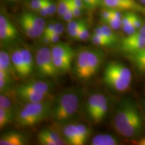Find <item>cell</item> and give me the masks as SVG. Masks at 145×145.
<instances>
[{"instance_id":"obj_1","label":"cell","mask_w":145,"mask_h":145,"mask_svg":"<svg viewBox=\"0 0 145 145\" xmlns=\"http://www.w3.org/2000/svg\"><path fill=\"white\" fill-rule=\"evenodd\" d=\"M114 127L125 138L138 137L144 130L143 120L134 101L126 99L118 107L114 119Z\"/></svg>"},{"instance_id":"obj_2","label":"cell","mask_w":145,"mask_h":145,"mask_svg":"<svg viewBox=\"0 0 145 145\" xmlns=\"http://www.w3.org/2000/svg\"><path fill=\"white\" fill-rule=\"evenodd\" d=\"M80 97L75 91H67L60 94L52 103L50 116L58 123H65L77 113Z\"/></svg>"},{"instance_id":"obj_3","label":"cell","mask_w":145,"mask_h":145,"mask_svg":"<svg viewBox=\"0 0 145 145\" xmlns=\"http://www.w3.org/2000/svg\"><path fill=\"white\" fill-rule=\"evenodd\" d=\"M52 103L49 100L36 103H26L20 110H16L15 121L22 127H32L50 116Z\"/></svg>"},{"instance_id":"obj_4","label":"cell","mask_w":145,"mask_h":145,"mask_svg":"<svg viewBox=\"0 0 145 145\" xmlns=\"http://www.w3.org/2000/svg\"><path fill=\"white\" fill-rule=\"evenodd\" d=\"M132 79V72L126 65L118 62H110L106 65L103 80L110 89L118 92L128 89Z\"/></svg>"},{"instance_id":"obj_5","label":"cell","mask_w":145,"mask_h":145,"mask_svg":"<svg viewBox=\"0 0 145 145\" xmlns=\"http://www.w3.org/2000/svg\"><path fill=\"white\" fill-rule=\"evenodd\" d=\"M36 65L40 75L44 77H55L60 73L54 66L51 49L40 47L36 50Z\"/></svg>"},{"instance_id":"obj_6","label":"cell","mask_w":145,"mask_h":145,"mask_svg":"<svg viewBox=\"0 0 145 145\" xmlns=\"http://www.w3.org/2000/svg\"><path fill=\"white\" fill-rule=\"evenodd\" d=\"M145 47V24L135 33L121 40L120 50L128 56L138 52Z\"/></svg>"},{"instance_id":"obj_7","label":"cell","mask_w":145,"mask_h":145,"mask_svg":"<svg viewBox=\"0 0 145 145\" xmlns=\"http://www.w3.org/2000/svg\"><path fill=\"white\" fill-rule=\"evenodd\" d=\"M18 32L14 24L2 14L0 15V40L1 44H9L17 39Z\"/></svg>"},{"instance_id":"obj_8","label":"cell","mask_w":145,"mask_h":145,"mask_svg":"<svg viewBox=\"0 0 145 145\" xmlns=\"http://www.w3.org/2000/svg\"><path fill=\"white\" fill-rule=\"evenodd\" d=\"M89 49H83L76 57L74 65V73L81 81H88V59Z\"/></svg>"},{"instance_id":"obj_9","label":"cell","mask_w":145,"mask_h":145,"mask_svg":"<svg viewBox=\"0 0 145 145\" xmlns=\"http://www.w3.org/2000/svg\"><path fill=\"white\" fill-rule=\"evenodd\" d=\"M103 4L106 8L118 10L137 11L145 14V7L139 5L136 1H124V0H103Z\"/></svg>"},{"instance_id":"obj_10","label":"cell","mask_w":145,"mask_h":145,"mask_svg":"<svg viewBox=\"0 0 145 145\" xmlns=\"http://www.w3.org/2000/svg\"><path fill=\"white\" fill-rule=\"evenodd\" d=\"M16 93L19 99L25 103H36L48 101L51 98L50 94L40 93L32 91L23 90L16 88Z\"/></svg>"},{"instance_id":"obj_11","label":"cell","mask_w":145,"mask_h":145,"mask_svg":"<svg viewBox=\"0 0 145 145\" xmlns=\"http://www.w3.org/2000/svg\"><path fill=\"white\" fill-rule=\"evenodd\" d=\"M104 59V54L98 50H90L88 59L89 79L95 75L98 71Z\"/></svg>"},{"instance_id":"obj_12","label":"cell","mask_w":145,"mask_h":145,"mask_svg":"<svg viewBox=\"0 0 145 145\" xmlns=\"http://www.w3.org/2000/svg\"><path fill=\"white\" fill-rule=\"evenodd\" d=\"M12 64L18 76L22 77H26L27 76L26 68H25L24 62L21 48H16L12 50L10 54Z\"/></svg>"},{"instance_id":"obj_13","label":"cell","mask_w":145,"mask_h":145,"mask_svg":"<svg viewBox=\"0 0 145 145\" xmlns=\"http://www.w3.org/2000/svg\"><path fill=\"white\" fill-rule=\"evenodd\" d=\"M108 101V99L102 93H93L88 99L86 104V112L88 116L91 119L95 112L103 103Z\"/></svg>"},{"instance_id":"obj_14","label":"cell","mask_w":145,"mask_h":145,"mask_svg":"<svg viewBox=\"0 0 145 145\" xmlns=\"http://www.w3.org/2000/svg\"><path fill=\"white\" fill-rule=\"evenodd\" d=\"M63 138L68 144L83 145L76 124H67L63 130Z\"/></svg>"},{"instance_id":"obj_15","label":"cell","mask_w":145,"mask_h":145,"mask_svg":"<svg viewBox=\"0 0 145 145\" xmlns=\"http://www.w3.org/2000/svg\"><path fill=\"white\" fill-rule=\"evenodd\" d=\"M16 88L45 94H50V87L48 83L42 81H28L26 83L18 86Z\"/></svg>"},{"instance_id":"obj_16","label":"cell","mask_w":145,"mask_h":145,"mask_svg":"<svg viewBox=\"0 0 145 145\" xmlns=\"http://www.w3.org/2000/svg\"><path fill=\"white\" fill-rule=\"evenodd\" d=\"M26 142L25 136L18 132H7L0 138L1 145H23Z\"/></svg>"},{"instance_id":"obj_17","label":"cell","mask_w":145,"mask_h":145,"mask_svg":"<svg viewBox=\"0 0 145 145\" xmlns=\"http://www.w3.org/2000/svg\"><path fill=\"white\" fill-rule=\"evenodd\" d=\"M19 23L22 29L25 32L26 35L31 39H36V38L41 36L43 32L39 30L31 22L25 17L22 14L19 19Z\"/></svg>"},{"instance_id":"obj_18","label":"cell","mask_w":145,"mask_h":145,"mask_svg":"<svg viewBox=\"0 0 145 145\" xmlns=\"http://www.w3.org/2000/svg\"><path fill=\"white\" fill-rule=\"evenodd\" d=\"M0 71L10 74L12 77H16L18 75L12 64L10 55L4 50L0 51Z\"/></svg>"},{"instance_id":"obj_19","label":"cell","mask_w":145,"mask_h":145,"mask_svg":"<svg viewBox=\"0 0 145 145\" xmlns=\"http://www.w3.org/2000/svg\"><path fill=\"white\" fill-rule=\"evenodd\" d=\"M51 51L53 57L61 58H74L75 57L73 49L67 43L57 42L52 47Z\"/></svg>"},{"instance_id":"obj_20","label":"cell","mask_w":145,"mask_h":145,"mask_svg":"<svg viewBox=\"0 0 145 145\" xmlns=\"http://www.w3.org/2000/svg\"><path fill=\"white\" fill-rule=\"evenodd\" d=\"M91 145H116L119 144L118 138L108 134H100L94 137L91 141Z\"/></svg>"},{"instance_id":"obj_21","label":"cell","mask_w":145,"mask_h":145,"mask_svg":"<svg viewBox=\"0 0 145 145\" xmlns=\"http://www.w3.org/2000/svg\"><path fill=\"white\" fill-rule=\"evenodd\" d=\"M132 11H127L123 14L122 19V28L127 36L131 35L137 31L132 22Z\"/></svg>"},{"instance_id":"obj_22","label":"cell","mask_w":145,"mask_h":145,"mask_svg":"<svg viewBox=\"0 0 145 145\" xmlns=\"http://www.w3.org/2000/svg\"><path fill=\"white\" fill-rule=\"evenodd\" d=\"M54 66L59 72H68L71 69V63L73 58H61L52 56Z\"/></svg>"},{"instance_id":"obj_23","label":"cell","mask_w":145,"mask_h":145,"mask_svg":"<svg viewBox=\"0 0 145 145\" xmlns=\"http://www.w3.org/2000/svg\"><path fill=\"white\" fill-rule=\"evenodd\" d=\"M130 57L134 64H135L137 69L141 73L145 72V47L140 50L138 52L132 55L128 56Z\"/></svg>"},{"instance_id":"obj_24","label":"cell","mask_w":145,"mask_h":145,"mask_svg":"<svg viewBox=\"0 0 145 145\" xmlns=\"http://www.w3.org/2000/svg\"><path fill=\"white\" fill-rule=\"evenodd\" d=\"M86 22L84 20H71L69 22L67 26V30L69 35L72 39H77L79 32H80L81 28L84 25Z\"/></svg>"},{"instance_id":"obj_25","label":"cell","mask_w":145,"mask_h":145,"mask_svg":"<svg viewBox=\"0 0 145 145\" xmlns=\"http://www.w3.org/2000/svg\"><path fill=\"white\" fill-rule=\"evenodd\" d=\"M24 16L28 19L39 30L42 32H44L45 27H46V23L43 18L40 16L36 15L35 14L30 12H24L22 13Z\"/></svg>"},{"instance_id":"obj_26","label":"cell","mask_w":145,"mask_h":145,"mask_svg":"<svg viewBox=\"0 0 145 145\" xmlns=\"http://www.w3.org/2000/svg\"><path fill=\"white\" fill-rule=\"evenodd\" d=\"M22 54L24 62L25 68H26L27 76L30 75L33 71V67H34V61H33V57L28 48H21Z\"/></svg>"},{"instance_id":"obj_27","label":"cell","mask_w":145,"mask_h":145,"mask_svg":"<svg viewBox=\"0 0 145 145\" xmlns=\"http://www.w3.org/2000/svg\"><path fill=\"white\" fill-rule=\"evenodd\" d=\"M0 108L3 109L11 116H12L14 118L15 117L16 110L14 109V104H12V101L8 96L3 93H1V95H0Z\"/></svg>"},{"instance_id":"obj_28","label":"cell","mask_w":145,"mask_h":145,"mask_svg":"<svg viewBox=\"0 0 145 145\" xmlns=\"http://www.w3.org/2000/svg\"><path fill=\"white\" fill-rule=\"evenodd\" d=\"M37 137H44L52 139V140L62 141V142H66L65 138L61 136L59 132L55 130L50 129V128H44V129L39 131Z\"/></svg>"},{"instance_id":"obj_29","label":"cell","mask_w":145,"mask_h":145,"mask_svg":"<svg viewBox=\"0 0 145 145\" xmlns=\"http://www.w3.org/2000/svg\"><path fill=\"white\" fill-rule=\"evenodd\" d=\"M108 101H105L102 104L99 106V108L97 109V111L95 112L93 116L91 118L92 121L95 123H99L106 116L107 112L108 111Z\"/></svg>"},{"instance_id":"obj_30","label":"cell","mask_w":145,"mask_h":145,"mask_svg":"<svg viewBox=\"0 0 145 145\" xmlns=\"http://www.w3.org/2000/svg\"><path fill=\"white\" fill-rule=\"evenodd\" d=\"M100 27L106 37L108 38L114 44H115L118 42V37L116 34H115V32H114L113 29H112L110 26H109L108 24L102 25V26H101Z\"/></svg>"},{"instance_id":"obj_31","label":"cell","mask_w":145,"mask_h":145,"mask_svg":"<svg viewBox=\"0 0 145 145\" xmlns=\"http://www.w3.org/2000/svg\"><path fill=\"white\" fill-rule=\"evenodd\" d=\"M76 126H77L78 131H79V137H80L82 144H84L88 140V137H89L90 130L86 125L82 124H76Z\"/></svg>"},{"instance_id":"obj_32","label":"cell","mask_w":145,"mask_h":145,"mask_svg":"<svg viewBox=\"0 0 145 145\" xmlns=\"http://www.w3.org/2000/svg\"><path fill=\"white\" fill-rule=\"evenodd\" d=\"M14 118L11 116L8 112H7L2 108H0V128L1 129L4 128L7 124H10Z\"/></svg>"},{"instance_id":"obj_33","label":"cell","mask_w":145,"mask_h":145,"mask_svg":"<svg viewBox=\"0 0 145 145\" xmlns=\"http://www.w3.org/2000/svg\"><path fill=\"white\" fill-rule=\"evenodd\" d=\"M70 5V0H59L57 4V13L60 16L63 17Z\"/></svg>"},{"instance_id":"obj_34","label":"cell","mask_w":145,"mask_h":145,"mask_svg":"<svg viewBox=\"0 0 145 145\" xmlns=\"http://www.w3.org/2000/svg\"><path fill=\"white\" fill-rule=\"evenodd\" d=\"M91 41L95 46H103V47H111L112 45L109 43L108 42H107L105 40L102 39L101 38L99 37L96 34H93V35L91 37Z\"/></svg>"},{"instance_id":"obj_35","label":"cell","mask_w":145,"mask_h":145,"mask_svg":"<svg viewBox=\"0 0 145 145\" xmlns=\"http://www.w3.org/2000/svg\"><path fill=\"white\" fill-rule=\"evenodd\" d=\"M38 140L40 144L42 145H65L67 144L66 142L52 140L44 137H38Z\"/></svg>"},{"instance_id":"obj_36","label":"cell","mask_w":145,"mask_h":145,"mask_svg":"<svg viewBox=\"0 0 145 145\" xmlns=\"http://www.w3.org/2000/svg\"><path fill=\"white\" fill-rule=\"evenodd\" d=\"M106 24L113 30H117L122 28V19H118V18H116L112 16V18L107 22Z\"/></svg>"},{"instance_id":"obj_37","label":"cell","mask_w":145,"mask_h":145,"mask_svg":"<svg viewBox=\"0 0 145 145\" xmlns=\"http://www.w3.org/2000/svg\"><path fill=\"white\" fill-rule=\"evenodd\" d=\"M89 37V28L87 23L86 22L83 25V26L81 28L80 32H79V35H78L77 38V40H81L84 41L88 39Z\"/></svg>"},{"instance_id":"obj_38","label":"cell","mask_w":145,"mask_h":145,"mask_svg":"<svg viewBox=\"0 0 145 145\" xmlns=\"http://www.w3.org/2000/svg\"><path fill=\"white\" fill-rule=\"evenodd\" d=\"M12 78H0V89L1 92H4L5 90L8 89L12 83Z\"/></svg>"},{"instance_id":"obj_39","label":"cell","mask_w":145,"mask_h":145,"mask_svg":"<svg viewBox=\"0 0 145 145\" xmlns=\"http://www.w3.org/2000/svg\"><path fill=\"white\" fill-rule=\"evenodd\" d=\"M83 1L84 2L86 8L89 9V10H93L96 7L103 3L100 0H83Z\"/></svg>"},{"instance_id":"obj_40","label":"cell","mask_w":145,"mask_h":145,"mask_svg":"<svg viewBox=\"0 0 145 145\" xmlns=\"http://www.w3.org/2000/svg\"><path fill=\"white\" fill-rule=\"evenodd\" d=\"M112 12H113V9L108 8L104 9L101 12V18L105 23H106L112 18Z\"/></svg>"},{"instance_id":"obj_41","label":"cell","mask_w":145,"mask_h":145,"mask_svg":"<svg viewBox=\"0 0 145 145\" xmlns=\"http://www.w3.org/2000/svg\"><path fill=\"white\" fill-rule=\"evenodd\" d=\"M46 5L48 16H53L57 11V5H56L51 0H46Z\"/></svg>"},{"instance_id":"obj_42","label":"cell","mask_w":145,"mask_h":145,"mask_svg":"<svg viewBox=\"0 0 145 145\" xmlns=\"http://www.w3.org/2000/svg\"><path fill=\"white\" fill-rule=\"evenodd\" d=\"M132 22H133L134 26H135L137 30H139L144 24L142 19L135 12H132Z\"/></svg>"},{"instance_id":"obj_43","label":"cell","mask_w":145,"mask_h":145,"mask_svg":"<svg viewBox=\"0 0 145 145\" xmlns=\"http://www.w3.org/2000/svg\"><path fill=\"white\" fill-rule=\"evenodd\" d=\"M44 0H32L30 1V8L34 12H38L44 4Z\"/></svg>"},{"instance_id":"obj_44","label":"cell","mask_w":145,"mask_h":145,"mask_svg":"<svg viewBox=\"0 0 145 145\" xmlns=\"http://www.w3.org/2000/svg\"><path fill=\"white\" fill-rule=\"evenodd\" d=\"M63 19H64V20L66 21L67 22H69L72 20V19L75 18V17H74L73 12H72L71 5V0H70L69 8L68 10L67 11V12L65 13V15L63 16Z\"/></svg>"},{"instance_id":"obj_45","label":"cell","mask_w":145,"mask_h":145,"mask_svg":"<svg viewBox=\"0 0 145 145\" xmlns=\"http://www.w3.org/2000/svg\"><path fill=\"white\" fill-rule=\"evenodd\" d=\"M54 27H55V22H51L49 24L45 27L44 32L42 35H49L52 34L54 30Z\"/></svg>"},{"instance_id":"obj_46","label":"cell","mask_w":145,"mask_h":145,"mask_svg":"<svg viewBox=\"0 0 145 145\" xmlns=\"http://www.w3.org/2000/svg\"><path fill=\"white\" fill-rule=\"evenodd\" d=\"M64 30H65L64 26H63L62 24L55 22V27H54V30L52 34H57L58 35L61 36V34L63 33V32H64Z\"/></svg>"},{"instance_id":"obj_47","label":"cell","mask_w":145,"mask_h":145,"mask_svg":"<svg viewBox=\"0 0 145 145\" xmlns=\"http://www.w3.org/2000/svg\"><path fill=\"white\" fill-rule=\"evenodd\" d=\"M71 5L72 12H73L74 17L75 18H78L81 15V9L79 8V7H77L75 3L72 2V0H71Z\"/></svg>"},{"instance_id":"obj_48","label":"cell","mask_w":145,"mask_h":145,"mask_svg":"<svg viewBox=\"0 0 145 145\" xmlns=\"http://www.w3.org/2000/svg\"><path fill=\"white\" fill-rule=\"evenodd\" d=\"M39 14L41 16H43V17H46V16H48V10H47V5H46V0H44V4L42 5V6L41 7L40 9L38 11Z\"/></svg>"},{"instance_id":"obj_49","label":"cell","mask_w":145,"mask_h":145,"mask_svg":"<svg viewBox=\"0 0 145 145\" xmlns=\"http://www.w3.org/2000/svg\"><path fill=\"white\" fill-rule=\"evenodd\" d=\"M48 36L50 37L51 43H57L60 39V36L57 34H51L48 35Z\"/></svg>"},{"instance_id":"obj_50","label":"cell","mask_w":145,"mask_h":145,"mask_svg":"<svg viewBox=\"0 0 145 145\" xmlns=\"http://www.w3.org/2000/svg\"><path fill=\"white\" fill-rule=\"evenodd\" d=\"M72 1L77 7H79V8H81V10H83V9L86 7L85 6L84 2H83V0H72Z\"/></svg>"},{"instance_id":"obj_51","label":"cell","mask_w":145,"mask_h":145,"mask_svg":"<svg viewBox=\"0 0 145 145\" xmlns=\"http://www.w3.org/2000/svg\"><path fill=\"white\" fill-rule=\"evenodd\" d=\"M41 42L44 44H48L51 43V41H50V39L49 36H46V35H42Z\"/></svg>"},{"instance_id":"obj_52","label":"cell","mask_w":145,"mask_h":145,"mask_svg":"<svg viewBox=\"0 0 145 145\" xmlns=\"http://www.w3.org/2000/svg\"><path fill=\"white\" fill-rule=\"evenodd\" d=\"M137 144L138 145H145V137L142 138L140 140L137 141Z\"/></svg>"},{"instance_id":"obj_53","label":"cell","mask_w":145,"mask_h":145,"mask_svg":"<svg viewBox=\"0 0 145 145\" xmlns=\"http://www.w3.org/2000/svg\"><path fill=\"white\" fill-rule=\"evenodd\" d=\"M140 1L141 2V3H142V4L145 5V0H140Z\"/></svg>"},{"instance_id":"obj_54","label":"cell","mask_w":145,"mask_h":145,"mask_svg":"<svg viewBox=\"0 0 145 145\" xmlns=\"http://www.w3.org/2000/svg\"><path fill=\"white\" fill-rule=\"evenodd\" d=\"M124 1H130V2H132V1H135V0H124Z\"/></svg>"},{"instance_id":"obj_55","label":"cell","mask_w":145,"mask_h":145,"mask_svg":"<svg viewBox=\"0 0 145 145\" xmlns=\"http://www.w3.org/2000/svg\"><path fill=\"white\" fill-rule=\"evenodd\" d=\"M8 1H18V0H8Z\"/></svg>"},{"instance_id":"obj_56","label":"cell","mask_w":145,"mask_h":145,"mask_svg":"<svg viewBox=\"0 0 145 145\" xmlns=\"http://www.w3.org/2000/svg\"><path fill=\"white\" fill-rule=\"evenodd\" d=\"M144 107H145V103H144Z\"/></svg>"}]
</instances>
